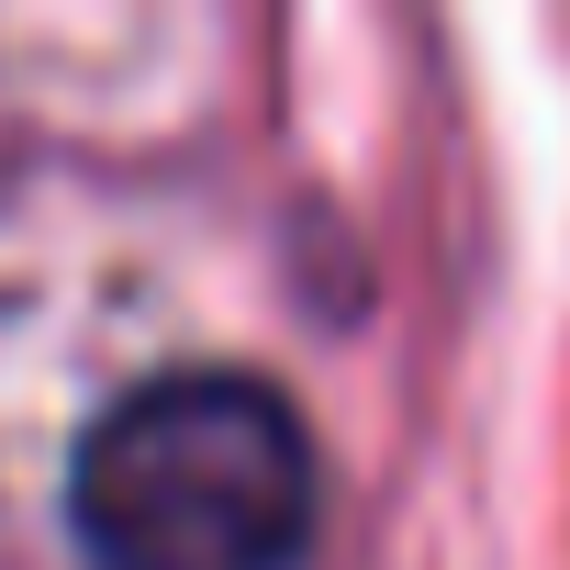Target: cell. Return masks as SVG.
I'll use <instances>...</instances> for the list:
<instances>
[{"label":"cell","instance_id":"cell-1","mask_svg":"<svg viewBox=\"0 0 570 570\" xmlns=\"http://www.w3.org/2000/svg\"><path fill=\"white\" fill-rule=\"evenodd\" d=\"M68 525L101 570H292L314 537V436L246 370H157L90 414Z\"/></svg>","mask_w":570,"mask_h":570}]
</instances>
